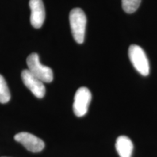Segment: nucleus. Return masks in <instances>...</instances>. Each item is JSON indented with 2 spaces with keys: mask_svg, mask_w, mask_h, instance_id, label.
I'll use <instances>...</instances> for the list:
<instances>
[{
  "mask_svg": "<svg viewBox=\"0 0 157 157\" xmlns=\"http://www.w3.org/2000/svg\"><path fill=\"white\" fill-rule=\"evenodd\" d=\"M128 55L129 60L137 72L143 76H148L150 71V66L144 50L138 45L132 44L129 48Z\"/></svg>",
  "mask_w": 157,
  "mask_h": 157,
  "instance_id": "3",
  "label": "nucleus"
},
{
  "mask_svg": "<svg viewBox=\"0 0 157 157\" xmlns=\"http://www.w3.org/2000/svg\"><path fill=\"white\" fill-rule=\"evenodd\" d=\"M92 100V94L87 87H80L76 92L73 104L74 113L76 117H82L87 113Z\"/></svg>",
  "mask_w": 157,
  "mask_h": 157,
  "instance_id": "4",
  "label": "nucleus"
},
{
  "mask_svg": "<svg viewBox=\"0 0 157 157\" xmlns=\"http://www.w3.org/2000/svg\"><path fill=\"white\" fill-rule=\"evenodd\" d=\"M29 7L31 12V25L35 29H40L45 20V10L42 0H30Z\"/></svg>",
  "mask_w": 157,
  "mask_h": 157,
  "instance_id": "7",
  "label": "nucleus"
},
{
  "mask_svg": "<svg viewBox=\"0 0 157 157\" xmlns=\"http://www.w3.org/2000/svg\"><path fill=\"white\" fill-rule=\"evenodd\" d=\"M71 30L74 40L78 44H82L84 41L87 25V17L81 8L71 10L69 14Z\"/></svg>",
  "mask_w": 157,
  "mask_h": 157,
  "instance_id": "1",
  "label": "nucleus"
},
{
  "mask_svg": "<svg viewBox=\"0 0 157 157\" xmlns=\"http://www.w3.org/2000/svg\"><path fill=\"white\" fill-rule=\"evenodd\" d=\"M10 100V93L5 78L0 74V103H7Z\"/></svg>",
  "mask_w": 157,
  "mask_h": 157,
  "instance_id": "9",
  "label": "nucleus"
},
{
  "mask_svg": "<svg viewBox=\"0 0 157 157\" xmlns=\"http://www.w3.org/2000/svg\"><path fill=\"white\" fill-rule=\"evenodd\" d=\"M28 70L31 74L45 83H50L53 80V72L51 68L41 63L39 55L33 52L26 59Z\"/></svg>",
  "mask_w": 157,
  "mask_h": 157,
  "instance_id": "2",
  "label": "nucleus"
},
{
  "mask_svg": "<svg viewBox=\"0 0 157 157\" xmlns=\"http://www.w3.org/2000/svg\"><path fill=\"white\" fill-rule=\"evenodd\" d=\"M141 0H121L122 8L125 13L131 14L138 9Z\"/></svg>",
  "mask_w": 157,
  "mask_h": 157,
  "instance_id": "10",
  "label": "nucleus"
},
{
  "mask_svg": "<svg viewBox=\"0 0 157 157\" xmlns=\"http://www.w3.org/2000/svg\"><path fill=\"white\" fill-rule=\"evenodd\" d=\"M133 148V143L128 137L121 135L117 138L116 149L120 157H132Z\"/></svg>",
  "mask_w": 157,
  "mask_h": 157,
  "instance_id": "8",
  "label": "nucleus"
},
{
  "mask_svg": "<svg viewBox=\"0 0 157 157\" xmlns=\"http://www.w3.org/2000/svg\"><path fill=\"white\" fill-rule=\"evenodd\" d=\"M15 140L22 144L27 150L33 153L42 151L45 144L42 139L29 132H22L15 135Z\"/></svg>",
  "mask_w": 157,
  "mask_h": 157,
  "instance_id": "5",
  "label": "nucleus"
},
{
  "mask_svg": "<svg viewBox=\"0 0 157 157\" xmlns=\"http://www.w3.org/2000/svg\"><path fill=\"white\" fill-rule=\"evenodd\" d=\"M3 157H5V156H3Z\"/></svg>",
  "mask_w": 157,
  "mask_h": 157,
  "instance_id": "11",
  "label": "nucleus"
},
{
  "mask_svg": "<svg viewBox=\"0 0 157 157\" xmlns=\"http://www.w3.org/2000/svg\"><path fill=\"white\" fill-rule=\"evenodd\" d=\"M21 78L25 86L38 98H42L45 95L44 82L36 77L28 69L23 70L21 73Z\"/></svg>",
  "mask_w": 157,
  "mask_h": 157,
  "instance_id": "6",
  "label": "nucleus"
}]
</instances>
